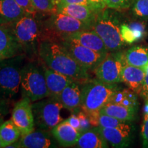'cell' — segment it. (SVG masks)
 <instances>
[{"label": "cell", "instance_id": "obj_1", "mask_svg": "<svg viewBox=\"0 0 148 148\" xmlns=\"http://www.w3.org/2000/svg\"><path fill=\"white\" fill-rule=\"evenodd\" d=\"M38 51L40 58L49 69L78 82L87 81L88 70L79 64L60 42L42 40L38 44Z\"/></svg>", "mask_w": 148, "mask_h": 148}, {"label": "cell", "instance_id": "obj_2", "mask_svg": "<svg viewBox=\"0 0 148 148\" xmlns=\"http://www.w3.org/2000/svg\"><path fill=\"white\" fill-rule=\"evenodd\" d=\"M118 88L116 84H106L98 79L86 81L81 89V110L86 114L100 112Z\"/></svg>", "mask_w": 148, "mask_h": 148}, {"label": "cell", "instance_id": "obj_3", "mask_svg": "<svg viewBox=\"0 0 148 148\" xmlns=\"http://www.w3.org/2000/svg\"><path fill=\"white\" fill-rule=\"evenodd\" d=\"M112 9L106 8L98 12L92 29L100 36L109 51H119L125 41L121 34V25Z\"/></svg>", "mask_w": 148, "mask_h": 148}, {"label": "cell", "instance_id": "obj_4", "mask_svg": "<svg viewBox=\"0 0 148 148\" xmlns=\"http://www.w3.org/2000/svg\"><path fill=\"white\" fill-rule=\"evenodd\" d=\"M47 36L42 40L59 42L74 33L92 29L88 24L67 14L58 12H51L43 24Z\"/></svg>", "mask_w": 148, "mask_h": 148}, {"label": "cell", "instance_id": "obj_5", "mask_svg": "<svg viewBox=\"0 0 148 148\" xmlns=\"http://www.w3.org/2000/svg\"><path fill=\"white\" fill-rule=\"evenodd\" d=\"M21 87L24 97L33 102L49 97L44 72L34 64H28L22 68Z\"/></svg>", "mask_w": 148, "mask_h": 148}, {"label": "cell", "instance_id": "obj_6", "mask_svg": "<svg viewBox=\"0 0 148 148\" xmlns=\"http://www.w3.org/2000/svg\"><path fill=\"white\" fill-rule=\"evenodd\" d=\"M32 107L35 125L42 130H51L53 127L63 121L60 116L63 106L57 98H44L32 103Z\"/></svg>", "mask_w": 148, "mask_h": 148}, {"label": "cell", "instance_id": "obj_7", "mask_svg": "<svg viewBox=\"0 0 148 148\" xmlns=\"http://www.w3.org/2000/svg\"><path fill=\"white\" fill-rule=\"evenodd\" d=\"M16 60L0 62V99H11L21 86V71Z\"/></svg>", "mask_w": 148, "mask_h": 148}, {"label": "cell", "instance_id": "obj_8", "mask_svg": "<svg viewBox=\"0 0 148 148\" xmlns=\"http://www.w3.org/2000/svg\"><path fill=\"white\" fill-rule=\"evenodd\" d=\"M126 64L124 53L120 51H111L93 70L97 79L108 84H117L121 82L123 66Z\"/></svg>", "mask_w": 148, "mask_h": 148}, {"label": "cell", "instance_id": "obj_9", "mask_svg": "<svg viewBox=\"0 0 148 148\" xmlns=\"http://www.w3.org/2000/svg\"><path fill=\"white\" fill-rule=\"evenodd\" d=\"M10 23H12L11 29L21 47L33 49L41 33L36 15L25 14L17 21Z\"/></svg>", "mask_w": 148, "mask_h": 148}, {"label": "cell", "instance_id": "obj_10", "mask_svg": "<svg viewBox=\"0 0 148 148\" xmlns=\"http://www.w3.org/2000/svg\"><path fill=\"white\" fill-rule=\"evenodd\" d=\"M59 42L67 49L79 64L88 70L95 69L107 54L97 52L70 39L61 40Z\"/></svg>", "mask_w": 148, "mask_h": 148}, {"label": "cell", "instance_id": "obj_11", "mask_svg": "<svg viewBox=\"0 0 148 148\" xmlns=\"http://www.w3.org/2000/svg\"><path fill=\"white\" fill-rule=\"evenodd\" d=\"M27 97H24L14 106L11 119L20 130L22 135L33 132L35 130V121L32 103Z\"/></svg>", "mask_w": 148, "mask_h": 148}, {"label": "cell", "instance_id": "obj_12", "mask_svg": "<svg viewBox=\"0 0 148 148\" xmlns=\"http://www.w3.org/2000/svg\"><path fill=\"white\" fill-rule=\"evenodd\" d=\"M98 128L108 145L112 147H127L133 140L134 128L129 123H124L119 127L112 128L100 126H98Z\"/></svg>", "mask_w": 148, "mask_h": 148}, {"label": "cell", "instance_id": "obj_13", "mask_svg": "<svg viewBox=\"0 0 148 148\" xmlns=\"http://www.w3.org/2000/svg\"><path fill=\"white\" fill-rule=\"evenodd\" d=\"M23 47L17 41L11 27L0 25V56L3 59L14 58L21 53Z\"/></svg>", "mask_w": 148, "mask_h": 148}, {"label": "cell", "instance_id": "obj_14", "mask_svg": "<svg viewBox=\"0 0 148 148\" xmlns=\"http://www.w3.org/2000/svg\"><path fill=\"white\" fill-rule=\"evenodd\" d=\"M64 39L73 40L97 52L101 53H108L109 52L100 36L92 29H85L75 32L67 36Z\"/></svg>", "mask_w": 148, "mask_h": 148}, {"label": "cell", "instance_id": "obj_15", "mask_svg": "<svg viewBox=\"0 0 148 148\" xmlns=\"http://www.w3.org/2000/svg\"><path fill=\"white\" fill-rule=\"evenodd\" d=\"M56 12L77 18L89 25L91 27L97 14L87 5L79 4H57Z\"/></svg>", "mask_w": 148, "mask_h": 148}, {"label": "cell", "instance_id": "obj_16", "mask_svg": "<svg viewBox=\"0 0 148 148\" xmlns=\"http://www.w3.org/2000/svg\"><path fill=\"white\" fill-rule=\"evenodd\" d=\"M81 89L79 82L74 80L64 88L57 99L63 108L77 113L81 109Z\"/></svg>", "mask_w": 148, "mask_h": 148}, {"label": "cell", "instance_id": "obj_17", "mask_svg": "<svg viewBox=\"0 0 148 148\" xmlns=\"http://www.w3.org/2000/svg\"><path fill=\"white\" fill-rule=\"evenodd\" d=\"M56 140L63 147H71L76 145L79 137V133L71 125L67 120H63L51 130Z\"/></svg>", "mask_w": 148, "mask_h": 148}, {"label": "cell", "instance_id": "obj_18", "mask_svg": "<svg viewBox=\"0 0 148 148\" xmlns=\"http://www.w3.org/2000/svg\"><path fill=\"white\" fill-rule=\"evenodd\" d=\"M44 75L49 92V97L57 98L64 88L74 81L71 77L49 69L47 66H44Z\"/></svg>", "mask_w": 148, "mask_h": 148}, {"label": "cell", "instance_id": "obj_19", "mask_svg": "<svg viewBox=\"0 0 148 148\" xmlns=\"http://www.w3.org/2000/svg\"><path fill=\"white\" fill-rule=\"evenodd\" d=\"M145 75L142 68L125 64L122 69L121 82L136 94H139Z\"/></svg>", "mask_w": 148, "mask_h": 148}, {"label": "cell", "instance_id": "obj_20", "mask_svg": "<svg viewBox=\"0 0 148 148\" xmlns=\"http://www.w3.org/2000/svg\"><path fill=\"white\" fill-rule=\"evenodd\" d=\"M77 146L80 148H106L108 143L97 127H92L79 135Z\"/></svg>", "mask_w": 148, "mask_h": 148}, {"label": "cell", "instance_id": "obj_21", "mask_svg": "<svg viewBox=\"0 0 148 148\" xmlns=\"http://www.w3.org/2000/svg\"><path fill=\"white\" fill-rule=\"evenodd\" d=\"M47 131H35L22 135L18 142L20 147L23 148H49L52 147L53 142Z\"/></svg>", "mask_w": 148, "mask_h": 148}, {"label": "cell", "instance_id": "obj_22", "mask_svg": "<svg viewBox=\"0 0 148 148\" xmlns=\"http://www.w3.org/2000/svg\"><path fill=\"white\" fill-rule=\"evenodd\" d=\"M137 111L138 108L109 102L101 109L100 112L113 116L121 121L130 123L136 119Z\"/></svg>", "mask_w": 148, "mask_h": 148}, {"label": "cell", "instance_id": "obj_23", "mask_svg": "<svg viewBox=\"0 0 148 148\" xmlns=\"http://www.w3.org/2000/svg\"><path fill=\"white\" fill-rule=\"evenodd\" d=\"M25 14L15 0H0V16L8 23L17 21Z\"/></svg>", "mask_w": 148, "mask_h": 148}, {"label": "cell", "instance_id": "obj_24", "mask_svg": "<svg viewBox=\"0 0 148 148\" xmlns=\"http://www.w3.org/2000/svg\"><path fill=\"white\" fill-rule=\"evenodd\" d=\"M21 132L12 119L7 120L0 124V140L1 147H7L17 142Z\"/></svg>", "mask_w": 148, "mask_h": 148}, {"label": "cell", "instance_id": "obj_25", "mask_svg": "<svg viewBox=\"0 0 148 148\" xmlns=\"http://www.w3.org/2000/svg\"><path fill=\"white\" fill-rule=\"evenodd\" d=\"M124 56L126 64L143 68L148 64V47L134 46L125 51Z\"/></svg>", "mask_w": 148, "mask_h": 148}, {"label": "cell", "instance_id": "obj_26", "mask_svg": "<svg viewBox=\"0 0 148 148\" xmlns=\"http://www.w3.org/2000/svg\"><path fill=\"white\" fill-rule=\"evenodd\" d=\"M110 102L119 103L123 106L138 108V101L136 93L130 88H117L111 98Z\"/></svg>", "mask_w": 148, "mask_h": 148}, {"label": "cell", "instance_id": "obj_27", "mask_svg": "<svg viewBox=\"0 0 148 148\" xmlns=\"http://www.w3.org/2000/svg\"><path fill=\"white\" fill-rule=\"evenodd\" d=\"M130 8L135 18L142 21H147L148 0H133Z\"/></svg>", "mask_w": 148, "mask_h": 148}, {"label": "cell", "instance_id": "obj_28", "mask_svg": "<svg viewBox=\"0 0 148 148\" xmlns=\"http://www.w3.org/2000/svg\"><path fill=\"white\" fill-rule=\"evenodd\" d=\"M37 12H55L56 8V0H31Z\"/></svg>", "mask_w": 148, "mask_h": 148}, {"label": "cell", "instance_id": "obj_29", "mask_svg": "<svg viewBox=\"0 0 148 148\" xmlns=\"http://www.w3.org/2000/svg\"><path fill=\"white\" fill-rule=\"evenodd\" d=\"M124 123V122L121 120L114 118L113 116H109L108 114L101 113L99 114V126L102 127H107V128H112V127H119Z\"/></svg>", "mask_w": 148, "mask_h": 148}, {"label": "cell", "instance_id": "obj_30", "mask_svg": "<svg viewBox=\"0 0 148 148\" xmlns=\"http://www.w3.org/2000/svg\"><path fill=\"white\" fill-rule=\"evenodd\" d=\"M133 0H105L106 8L112 10H125L130 8Z\"/></svg>", "mask_w": 148, "mask_h": 148}, {"label": "cell", "instance_id": "obj_31", "mask_svg": "<svg viewBox=\"0 0 148 148\" xmlns=\"http://www.w3.org/2000/svg\"><path fill=\"white\" fill-rule=\"evenodd\" d=\"M121 34L125 42L127 44H132L137 41V38L135 36L134 32L128 26L127 24L123 23L121 25Z\"/></svg>", "mask_w": 148, "mask_h": 148}, {"label": "cell", "instance_id": "obj_32", "mask_svg": "<svg viewBox=\"0 0 148 148\" xmlns=\"http://www.w3.org/2000/svg\"><path fill=\"white\" fill-rule=\"evenodd\" d=\"M128 26L132 29L134 32L135 36L137 38V41L139 40H141L145 36V24L143 22L140 21H135L132 22L127 24Z\"/></svg>", "mask_w": 148, "mask_h": 148}, {"label": "cell", "instance_id": "obj_33", "mask_svg": "<svg viewBox=\"0 0 148 148\" xmlns=\"http://www.w3.org/2000/svg\"><path fill=\"white\" fill-rule=\"evenodd\" d=\"M77 114L79 119V123H80V130H79L80 134L82 132H85V131L91 128L92 126L90 124L89 119H88L87 114L85 113L84 111L80 109L77 112Z\"/></svg>", "mask_w": 148, "mask_h": 148}, {"label": "cell", "instance_id": "obj_34", "mask_svg": "<svg viewBox=\"0 0 148 148\" xmlns=\"http://www.w3.org/2000/svg\"><path fill=\"white\" fill-rule=\"evenodd\" d=\"M15 1L24 10L25 14L36 15L37 11L33 5L31 0H15Z\"/></svg>", "mask_w": 148, "mask_h": 148}, {"label": "cell", "instance_id": "obj_35", "mask_svg": "<svg viewBox=\"0 0 148 148\" xmlns=\"http://www.w3.org/2000/svg\"><path fill=\"white\" fill-rule=\"evenodd\" d=\"M140 136L143 147L148 148V114H145L143 123L141 127Z\"/></svg>", "mask_w": 148, "mask_h": 148}, {"label": "cell", "instance_id": "obj_36", "mask_svg": "<svg viewBox=\"0 0 148 148\" xmlns=\"http://www.w3.org/2000/svg\"><path fill=\"white\" fill-rule=\"evenodd\" d=\"M57 4H79L87 5L92 8L89 0H56Z\"/></svg>", "mask_w": 148, "mask_h": 148}, {"label": "cell", "instance_id": "obj_37", "mask_svg": "<svg viewBox=\"0 0 148 148\" xmlns=\"http://www.w3.org/2000/svg\"><path fill=\"white\" fill-rule=\"evenodd\" d=\"M92 10L97 13L106 8L105 0H89Z\"/></svg>", "mask_w": 148, "mask_h": 148}, {"label": "cell", "instance_id": "obj_38", "mask_svg": "<svg viewBox=\"0 0 148 148\" xmlns=\"http://www.w3.org/2000/svg\"><path fill=\"white\" fill-rule=\"evenodd\" d=\"M66 120H67L68 122L71 124V125H72L74 128L76 129L79 132V130H80V123H79V119L78 116H77V113H72L71 115Z\"/></svg>", "mask_w": 148, "mask_h": 148}, {"label": "cell", "instance_id": "obj_39", "mask_svg": "<svg viewBox=\"0 0 148 148\" xmlns=\"http://www.w3.org/2000/svg\"><path fill=\"white\" fill-rule=\"evenodd\" d=\"M138 95L145 101L148 99V75H145L142 88Z\"/></svg>", "mask_w": 148, "mask_h": 148}, {"label": "cell", "instance_id": "obj_40", "mask_svg": "<svg viewBox=\"0 0 148 148\" xmlns=\"http://www.w3.org/2000/svg\"><path fill=\"white\" fill-rule=\"evenodd\" d=\"M3 100H1L0 99V120H1V116H2V114L3 113V105H2V101Z\"/></svg>", "mask_w": 148, "mask_h": 148}, {"label": "cell", "instance_id": "obj_41", "mask_svg": "<svg viewBox=\"0 0 148 148\" xmlns=\"http://www.w3.org/2000/svg\"><path fill=\"white\" fill-rule=\"evenodd\" d=\"M144 112H145V114H148V99L146 101L145 107H144Z\"/></svg>", "mask_w": 148, "mask_h": 148}, {"label": "cell", "instance_id": "obj_42", "mask_svg": "<svg viewBox=\"0 0 148 148\" xmlns=\"http://www.w3.org/2000/svg\"><path fill=\"white\" fill-rule=\"evenodd\" d=\"M142 69H143V71H145V73L146 75H148V64H146V65L145 66H143Z\"/></svg>", "mask_w": 148, "mask_h": 148}, {"label": "cell", "instance_id": "obj_43", "mask_svg": "<svg viewBox=\"0 0 148 148\" xmlns=\"http://www.w3.org/2000/svg\"><path fill=\"white\" fill-rule=\"evenodd\" d=\"M6 23H7V22L5 21L1 16H0V25H3V24H6Z\"/></svg>", "mask_w": 148, "mask_h": 148}, {"label": "cell", "instance_id": "obj_44", "mask_svg": "<svg viewBox=\"0 0 148 148\" xmlns=\"http://www.w3.org/2000/svg\"><path fill=\"white\" fill-rule=\"evenodd\" d=\"M3 60H4V59H3L2 57H1V56H0V62H1V61H2Z\"/></svg>", "mask_w": 148, "mask_h": 148}, {"label": "cell", "instance_id": "obj_45", "mask_svg": "<svg viewBox=\"0 0 148 148\" xmlns=\"http://www.w3.org/2000/svg\"><path fill=\"white\" fill-rule=\"evenodd\" d=\"M0 122H1V120H0ZM1 123H0V124H1ZM0 147H1V140H0Z\"/></svg>", "mask_w": 148, "mask_h": 148}]
</instances>
